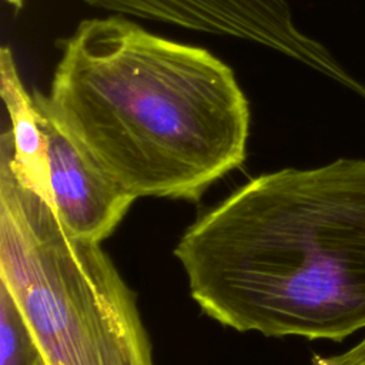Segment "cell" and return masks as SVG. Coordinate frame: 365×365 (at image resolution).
I'll return each mask as SVG.
<instances>
[{"instance_id": "6", "label": "cell", "mask_w": 365, "mask_h": 365, "mask_svg": "<svg viewBox=\"0 0 365 365\" xmlns=\"http://www.w3.org/2000/svg\"><path fill=\"white\" fill-rule=\"evenodd\" d=\"M0 93L11 123L10 130L1 134L0 151L6 154L16 177L53 207L47 138L33 94L26 90L7 46L0 51Z\"/></svg>"}, {"instance_id": "4", "label": "cell", "mask_w": 365, "mask_h": 365, "mask_svg": "<svg viewBox=\"0 0 365 365\" xmlns=\"http://www.w3.org/2000/svg\"><path fill=\"white\" fill-rule=\"evenodd\" d=\"M91 7L182 29L234 37L288 58L342 84L365 98V84L352 77L318 40L301 31L288 0H83Z\"/></svg>"}, {"instance_id": "5", "label": "cell", "mask_w": 365, "mask_h": 365, "mask_svg": "<svg viewBox=\"0 0 365 365\" xmlns=\"http://www.w3.org/2000/svg\"><path fill=\"white\" fill-rule=\"evenodd\" d=\"M34 106L47 138L51 208L73 238L101 244L137 197L64 134L36 101Z\"/></svg>"}, {"instance_id": "1", "label": "cell", "mask_w": 365, "mask_h": 365, "mask_svg": "<svg viewBox=\"0 0 365 365\" xmlns=\"http://www.w3.org/2000/svg\"><path fill=\"white\" fill-rule=\"evenodd\" d=\"M57 48L34 101L137 198L198 201L244 163L250 103L210 50L120 14L81 20Z\"/></svg>"}, {"instance_id": "9", "label": "cell", "mask_w": 365, "mask_h": 365, "mask_svg": "<svg viewBox=\"0 0 365 365\" xmlns=\"http://www.w3.org/2000/svg\"><path fill=\"white\" fill-rule=\"evenodd\" d=\"M7 4L14 7L16 10H20L24 6V0H4Z\"/></svg>"}, {"instance_id": "3", "label": "cell", "mask_w": 365, "mask_h": 365, "mask_svg": "<svg viewBox=\"0 0 365 365\" xmlns=\"http://www.w3.org/2000/svg\"><path fill=\"white\" fill-rule=\"evenodd\" d=\"M0 281L44 365H154L135 295L107 252L73 238L0 151Z\"/></svg>"}, {"instance_id": "2", "label": "cell", "mask_w": 365, "mask_h": 365, "mask_svg": "<svg viewBox=\"0 0 365 365\" xmlns=\"http://www.w3.org/2000/svg\"><path fill=\"white\" fill-rule=\"evenodd\" d=\"M174 255L221 325L341 342L365 329V160L259 174L198 217Z\"/></svg>"}, {"instance_id": "7", "label": "cell", "mask_w": 365, "mask_h": 365, "mask_svg": "<svg viewBox=\"0 0 365 365\" xmlns=\"http://www.w3.org/2000/svg\"><path fill=\"white\" fill-rule=\"evenodd\" d=\"M0 365H44L41 352L7 287L0 281Z\"/></svg>"}, {"instance_id": "8", "label": "cell", "mask_w": 365, "mask_h": 365, "mask_svg": "<svg viewBox=\"0 0 365 365\" xmlns=\"http://www.w3.org/2000/svg\"><path fill=\"white\" fill-rule=\"evenodd\" d=\"M309 365H365V335L364 338L336 355H314Z\"/></svg>"}]
</instances>
